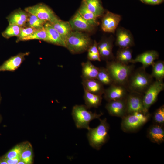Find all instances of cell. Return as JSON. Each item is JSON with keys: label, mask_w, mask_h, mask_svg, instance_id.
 I'll use <instances>...</instances> for the list:
<instances>
[{"label": "cell", "mask_w": 164, "mask_h": 164, "mask_svg": "<svg viewBox=\"0 0 164 164\" xmlns=\"http://www.w3.org/2000/svg\"><path fill=\"white\" fill-rule=\"evenodd\" d=\"M142 67L132 72L125 86L129 92L144 94L153 82V78Z\"/></svg>", "instance_id": "obj_1"}, {"label": "cell", "mask_w": 164, "mask_h": 164, "mask_svg": "<svg viewBox=\"0 0 164 164\" xmlns=\"http://www.w3.org/2000/svg\"><path fill=\"white\" fill-rule=\"evenodd\" d=\"M134 68V64H123L115 60L106 61V68L114 83L125 86Z\"/></svg>", "instance_id": "obj_2"}, {"label": "cell", "mask_w": 164, "mask_h": 164, "mask_svg": "<svg viewBox=\"0 0 164 164\" xmlns=\"http://www.w3.org/2000/svg\"><path fill=\"white\" fill-rule=\"evenodd\" d=\"M99 125L94 128H90L87 136L90 146L97 150H99L109 138L108 132L109 125L105 118L99 119Z\"/></svg>", "instance_id": "obj_3"}, {"label": "cell", "mask_w": 164, "mask_h": 164, "mask_svg": "<svg viewBox=\"0 0 164 164\" xmlns=\"http://www.w3.org/2000/svg\"><path fill=\"white\" fill-rule=\"evenodd\" d=\"M66 48L73 54L87 50L92 44L89 37L81 32L72 31L65 40Z\"/></svg>", "instance_id": "obj_4"}, {"label": "cell", "mask_w": 164, "mask_h": 164, "mask_svg": "<svg viewBox=\"0 0 164 164\" xmlns=\"http://www.w3.org/2000/svg\"><path fill=\"white\" fill-rule=\"evenodd\" d=\"M151 116L149 112H136L127 114L121 118V129L127 133L137 131L149 121Z\"/></svg>", "instance_id": "obj_5"}, {"label": "cell", "mask_w": 164, "mask_h": 164, "mask_svg": "<svg viewBox=\"0 0 164 164\" xmlns=\"http://www.w3.org/2000/svg\"><path fill=\"white\" fill-rule=\"evenodd\" d=\"M89 109L84 105H76L73 107L72 115L77 128L88 130L90 122L94 119H99L103 114L93 113Z\"/></svg>", "instance_id": "obj_6"}, {"label": "cell", "mask_w": 164, "mask_h": 164, "mask_svg": "<svg viewBox=\"0 0 164 164\" xmlns=\"http://www.w3.org/2000/svg\"><path fill=\"white\" fill-rule=\"evenodd\" d=\"M164 89L163 80H155L143 94V101L145 113L157 101L160 93Z\"/></svg>", "instance_id": "obj_7"}, {"label": "cell", "mask_w": 164, "mask_h": 164, "mask_svg": "<svg viewBox=\"0 0 164 164\" xmlns=\"http://www.w3.org/2000/svg\"><path fill=\"white\" fill-rule=\"evenodd\" d=\"M24 10L27 12L50 23H53L59 19L53 10L44 3H39L33 6L28 7L26 8Z\"/></svg>", "instance_id": "obj_8"}, {"label": "cell", "mask_w": 164, "mask_h": 164, "mask_svg": "<svg viewBox=\"0 0 164 164\" xmlns=\"http://www.w3.org/2000/svg\"><path fill=\"white\" fill-rule=\"evenodd\" d=\"M143 96L142 94L129 92L126 99V114L136 112L145 113L143 104Z\"/></svg>", "instance_id": "obj_9"}, {"label": "cell", "mask_w": 164, "mask_h": 164, "mask_svg": "<svg viewBox=\"0 0 164 164\" xmlns=\"http://www.w3.org/2000/svg\"><path fill=\"white\" fill-rule=\"evenodd\" d=\"M128 92L125 86L114 83L105 89L103 94L104 99L108 102L125 99Z\"/></svg>", "instance_id": "obj_10"}, {"label": "cell", "mask_w": 164, "mask_h": 164, "mask_svg": "<svg viewBox=\"0 0 164 164\" xmlns=\"http://www.w3.org/2000/svg\"><path fill=\"white\" fill-rule=\"evenodd\" d=\"M121 17L119 15L108 11L103 16L101 28L104 32L114 33L120 22Z\"/></svg>", "instance_id": "obj_11"}, {"label": "cell", "mask_w": 164, "mask_h": 164, "mask_svg": "<svg viewBox=\"0 0 164 164\" xmlns=\"http://www.w3.org/2000/svg\"><path fill=\"white\" fill-rule=\"evenodd\" d=\"M126 99L108 102L105 108L109 114L121 118L125 116L126 114Z\"/></svg>", "instance_id": "obj_12"}, {"label": "cell", "mask_w": 164, "mask_h": 164, "mask_svg": "<svg viewBox=\"0 0 164 164\" xmlns=\"http://www.w3.org/2000/svg\"><path fill=\"white\" fill-rule=\"evenodd\" d=\"M116 36V44L119 48H130L133 46V38L128 30L123 28H118Z\"/></svg>", "instance_id": "obj_13"}, {"label": "cell", "mask_w": 164, "mask_h": 164, "mask_svg": "<svg viewBox=\"0 0 164 164\" xmlns=\"http://www.w3.org/2000/svg\"><path fill=\"white\" fill-rule=\"evenodd\" d=\"M97 47L101 60L107 61L115 59L112 52V39H103L98 43Z\"/></svg>", "instance_id": "obj_14"}, {"label": "cell", "mask_w": 164, "mask_h": 164, "mask_svg": "<svg viewBox=\"0 0 164 164\" xmlns=\"http://www.w3.org/2000/svg\"><path fill=\"white\" fill-rule=\"evenodd\" d=\"M159 54L158 52L155 50L146 51L139 54L136 57L133 59L131 63L134 64L139 63H141L142 67L146 68L151 66L159 57Z\"/></svg>", "instance_id": "obj_15"}, {"label": "cell", "mask_w": 164, "mask_h": 164, "mask_svg": "<svg viewBox=\"0 0 164 164\" xmlns=\"http://www.w3.org/2000/svg\"><path fill=\"white\" fill-rule=\"evenodd\" d=\"M29 53V52L20 53L10 57L0 66V72L7 71H14L20 66L25 59V56L28 55Z\"/></svg>", "instance_id": "obj_16"}, {"label": "cell", "mask_w": 164, "mask_h": 164, "mask_svg": "<svg viewBox=\"0 0 164 164\" xmlns=\"http://www.w3.org/2000/svg\"><path fill=\"white\" fill-rule=\"evenodd\" d=\"M69 22L72 29L76 31L90 32L94 27L87 22L77 11Z\"/></svg>", "instance_id": "obj_17"}, {"label": "cell", "mask_w": 164, "mask_h": 164, "mask_svg": "<svg viewBox=\"0 0 164 164\" xmlns=\"http://www.w3.org/2000/svg\"><path fill=\"white\" fill-rule=\"evenodd\" d=\"M44 27L47 33L46 42L66 48L65 40L49 22H47Z\"/></svg>", "instance_id": "obj_18"}, {"label": "cell", "mask_w": 164, "mask_h": 164, "mask_svg": "<svg viewBox=\"0 0 164 164\" xmlns=\"http://www.w3.org/2000/svg\"><path fill=\"white\" fill-rule=\"evenodd\" d=\"M147 136L152 142L160 144L164 142V125L153 124L147 131Z\"/></svg>", "instance_id": "obj_19"}, {"label": "cell", "mask_w": 164, "mask_h": 164, "mask_svg": "<svg viewBox=\"0 0 164 164\" xmlns=\"http://www.w3.org/2000/svg\"><path fill=\"white\" fill-rule=\"evenodd\" d=\"M28 17V13L19 9L14 11L6 18L9 25L25 26Z\"/></svg>", "instance_id": "obj_20"}, {"label": "cell", "mask_w": 164, "mask_h": 164, "mask_svg": "<svg viewBox=\"0 0 164 164\" xmlns=\"http://www.w3.org/2000/svg\"><path fill=\"white\" fill-rule=\"evenodd\" d=\"M84 90L95 94L102 95L105 89L103 85L97 79L82 80Z\"/></svg>", "instance_id": "obj_21"}, {"label": "cell", "mask_w": 164, "mask_h": 164, "mask_svg": "<svg viewBox=\"0 0 164 164\" xmlns=\"http://www.w3.org/2000/svg\"><path fill=\"white\" fill-rule=\"evenodd\" d=\"M81 66L82 80L97 79L99 67L95 66L89 60L82 62Z\"/></svg>", "instance_id": "obj_22"}, {"label": "cell", "mask_w": 164, "mask_h": 164, "mask_svg": "<svg viewBox=\"0 0 164 164\" xmlns=\"http://www.w3.org/2000/svg\"><path fill=\"white\" fill-rule=\"evenodd\" d=\"M50 23L65 40L73 31L69 22L59 19L53 23Z\"/></svg>", "instance_id": "obj_23"}, {"label": "cell", "mask_w": 164, "mask_h": 164, "mask_svg": "<svg viewBox=\"0 0 164 164\" xmlns=\"http://www.w3.org/2000/svg\"><path fill=\"white\" fill-rule=\"evenodd\" d=\"M84 90V99L85 105L88 109L97 108L101 104L102 98V95H97Z\"/></svg>", "instance_id": "obj_24"}, {"label": "cell", "mask_w": 164, "mask_h": 164, "mask_svg": "<svg viewBox=\"0 0 164 164\" xmlns=\"http://www.w3.org/2000/svg\"><path fill=\"white\" fill-rule=\"evenodd\" d=\"M82 2L97 18L103 15L104 9L100 0H83Z\"/></svg>", "instance_id": "obj_25"}, {"label": "cell", "mask_w": 164, "mask_h": 164, "mask_svg": "<svg viewBox=\"0 0 164 164\" xmlns=\"http://www.w3.org/2000/svg\"><path fill=\"white\" fill-rule=\"evenodd\" d=\"M77 11L87 22L93 26L94 27L99 24L97 18L90 11L83 3L82 2Z\"/></svg>", "instance_id": "obj_26"}, {"label": "cell", "mask_w": 164, "mask_h": 164, "mask_svg": "<svg viewBox=\"0 0 164 164\" xmlns=\"http://www.w3.org/2000/svg\"><path fill=\"white\" fill-rule=\"evenodd\" d=\"M132 59V51L130 48H119L114 60L121 63L127 65L131 63Z\"/></svg>", "instance_id": "obj_27"}, {"label": "cell", "mask_w": 164, "mask_h": 164, "mask_svg": "<svg viewBox=\"0 0 164 164\" xmlns=\"http://www.w3.org/2000/svg\"><path fill=\"white\" fill-rule=\"evenodd\" d=\"M152 77L155 80H163L164 78V62L162 60L154 62L152 65Z\"/></svg>", "instance_id": "obj_28"}, {"label": "cell", "mask_w": 164, "mask_h": 164, "mask_svg": "<svg viewBox=\"0 0 164 164\" xmlns=\"http://www.w3.org/2000/svg\"><path fill=\"white\" fill-rule=\"evenodd\" d=\"M97 79L103 85L109 86L114 83L106 67L99 68Z\"/></svg>", "instance_id": "obj_29"}, {"label": "cell", "mask_w": 164, "mask_h": 164, "mask_svg": "<svg viewBox=\"0 0 164 164\" xmlns=\"http://www.w3.org/2000/svg\"><path fill=\"white\" fill-rule=\"evenodd\" d=\"M47 22L41 19L35 15L28 13V17L25 26L32 27L38 30L44 28Z\"/></svg>", "instance_id": "obj_30"}, {"label": "cell", "mask_w": 164, "mask_h": 164, "mask_svg": "<svg viewBox=\"0 0 164 164\" xmlns=\"http://www.w3.org/2000/svg\"><path fill=\"white\" fill-rule=\"evenodd\" d=\"M23 27L16 25H9L6 29L2 32V35L3 37L7 39L13 36L18 37Z\"/></svg>", "instance_id": "obj_31"}, {"label": "cell", "mask_w": 164, "mask_h": 164, "mask_svg": "<svg viewBox=\"0 0 164 164\" xmlns=\"http://www.w3.org/2000/svg\"><path fill=\"white\" fill-rule=\"evenodd\" d=\"M33 159L32 147L30 143H26L21 154V159L25 164H31L32 163Z\"/></svg>", "instance_id": "obj_32"}, {"label": "cell", "mask_w": 164, "mask_h": 164, "mask_svg": "<svg viewBox=\"0 0 164 164\" xmlns=\"http://www.w3.org/2000/svg\"><path fill=\"white\" fill-rule=\"evenodd\" d=\"M26 143L20 144L16 145L3 156L5 158L9 159L21 157Z\"/></svg>", "instance_id": "obj_33"}, {"label": "cell", "mask_w": 164, "mask_h": 164, "mask_svg": "<svg viewBox=\"0 0 164 164\" xmlns=\"http://www.w3.org/2000/svg\"><path fill=\"white\" fill-rule=\"evenodd\" d=\"M33 39L40 40L46 42L47 35L44 27L42 29L37 30L30 36L24 38L22 41H27Z\"/></svg>", "instance_id": "obj_34"}, {"label": "cell", "mask_w": 164, "mask_h": 164, "mask_svg": "<svg viewBox=\"0 0 164 164\" xmlns=\"http://www.w3.org/2000/svg\"><path fill=\"white\" fill-rule=\"evenodd\" d=\"M154 124L162 125H164V106L162 105L157 109L152 117Z\"/></svg>", "instance_id": "obj_35"}, {"label": "cell", "mask_w": 164, "mask_h": 164, "mask_svg": "<svg viewBox=\"0 0 164 164\" xmlns=\"http://www.w3.org/2000/svg\"><path fill=\"white\" fill-rule=\"evenodd\" d=\"M38 30L36 29L27 26H23L20 33L17 37V42L22 41L24 38L26 37Z\"/></svg>", "instance_id": "obj_36"}, {"label": "cell", "mask_w": 164, "mask_h": 164, "mask_svg": "<svg viewBox=\"0 0 164 164\" xmlns=\"http://www.w3.org/2000/svg\"><path fill=\"white\" fill-rule=\"evenodd\" d=\"M97 45L98 43L95 40H94V43L88 49V53L94 54H99Z\"/></svg>", "instance_id": "obj_37"}, {"label": "cell", "mask_w": 164, "mask_h": 164, "mask_svg": "<svg viewBox=\"0 0 164 164\" xmlns=\"http://www.w3.org/2000/svg\"><path fill=\"white\" fill-rule=\"evenodd\" d=\"M87 58L89 60L100 61L101 59L99 54H94L88 53Z\"/></svg>", "instance_id": "obj_38"}, {"label": "cell", "mask_w": 164, "mask_h": 164, "mask_svg": "<svg viewBox=\"0 0 164 164\" xmlns=\"http://www.w3.org/2000/svg\"><path fill=\"white\" fill-rule=\"evenodd\" d=\"M7 164H17L18 162L21 159V157L13 159H6L3 156L2 157Z\"/></svg>", "instance_id": "obj_39"}, {"label": "cell", "mask_w": 164, "mask_h": 164, "mask_svg": "<svg viewBox=\"0 0 164 164\" xmlns=\"http://www.w3.org/2000/svg\"><path fill=\"white\" fill-rule=\"evenodd\" d=\"M142 1L145 3L152 4L156 5L161 3L163 0H141Z\"/></svg>", "instance_id": "obj_40"}, {"label": "cell", "mask_w": 164, "mask_h": 164, "mask_svg": "<svg viewBox=\"0 0 164 164\" xmlns=\"http://www.w3.org/2000/svg\"><path fill=\"white\" fill-rule=\"evenodd\" d=\"M0 164H7L2 157L0 158Z\"/></svg>", "instance_id": "obj_41"}, {"label": "cell", "mask_w": 164, "mask_h": 164, "mask_svg": "<svg viewBox=\"0 0 164 164\" xmlns=\"http://www.w3.org/2000/svg\"><path fill=\"white\" fill-rule=\"evenodd\" d=\"M0 99H1V97H0Z\"/></svg>", "instance_id": "obj_42"}]
</instances>
